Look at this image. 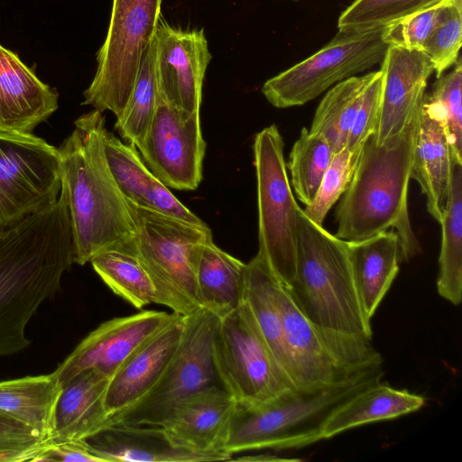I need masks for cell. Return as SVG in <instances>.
<instances>
[{
  "label": "cell",
  "instance_id": "obj_1",
  "mask_svg": "<svg viewBox=\"0 0 462 462\" xmlns=\"http://www.w3.org/2000/svg\"><path fill=\"white\" fill-rule=\"evenodd\" d=\"M73 263L70 219L61 194L51 206L0 232V357L30 346L28 322L60 291Z\"/></svg>",
  "mask_w": 462,
  "mask_h": 462
},
{
  "label": "cell",
  "instance_id": "obj_2",
  "mask_svg": "<svg viewBox=\"0 0 462 462\" xmlns=\"http://www.w3.org/2000/svg\"><path fill=\"white\" fill-rule=\"evenodd\" d=\"M74 126L58 148L74 263L84 265L107 249L134 253V223L105 154L104 116L94 109L76 119Z\"/></svg>",
  "mask_w": 462,
  "mask_h": 462
},
{
  "label": "cell",
  "instance_id": "obj_3",
  "mask_svg": "<svg viewBox=\"0 0 462 462\" xmlns=\"http://www.w3.org/2000/svg\"><path fill=\"white\" fill-rule=\"evenodd\" d=\"M419 114L402 133L382 144L376 143L374 134L367 138L336 210L335 236L346 242L394 228L401 243V263L420 253L408 211Z\"/></svg>",
  "mask_w": 462,
  "mask_h": 462
},
{
  "label": "cell",
  "instance_id": "obj_4",
  "mask_svg": "<svg viewBox=\"0 0 462 462\" xmlns=\"http://www.w3.org/2000/svg\"><path fill=\"white\" fill-rule=\"evenodd\" d=\"M285 288L295 306L314 325L372 339L371 320L357 298L346 242L314 223L300 208L295 275Z\"/></svg>",
  "mask_w": 462,
  "mask_h": 462
},
{
  "label": "cell",
  "instance_id": "obj_5",
  "mask_svg": "<svg viewBox=\"0 0 462 462\" xmlns=\"http://www.w3.org/2000/svg\"><path fill=\"white\" fill-rule=\"evenodd\" d=\"M382 366L366 370L336 386L316 393L295 392L256 406L237 404L223 452L299 448L322 440L327 417L339 405L382 381Z\"/></svg>",
  "mask_w": 462,
  "mask_h": 462
},
{
  "label": "cell",
  "instance_id": "obj_6",
  "mask_svg": "<svg viewBox=\"0 0 462 462\" xmlns=\"http://www.w3.org/2000/svg\"><path fill=\"white\" fill-rule=\"evenodd\" d=\"M277 297L291 379L298 392L322 391L382 366L383 357L371 339L314 325L282 282Z\"/></svg>",
  "mask_w": 462,
  "mask_h": 462
},
{
  "label": "cell",
  "instance_id": "obj_7",
  "mask_svg": "<svg viewBox=\"0 0 462 462\" xmlns=\"http://www.w3.org/2000/svg\"><path fill=\"white\" fill-rule=\"evenodd\" d=\"M125 199L135 226L134 253L152 277L161 305L180 315H189L201 307L194 261L200 245L213 239L210 228Z\"/></svg>",
  "mask_w": 462,
  "mask_h": 462
},
{
  "label": "cell",
  "instance_id": "obj_8",
  "mask_svg": "<svg viewBox=\"0 0 462 462\" xmlns=\"http://www.w3.org/2000/svg\"><path fill=\"white\" fill-rule=\"evenodd\" d=\"M212 359L220 386L237 404L261 406L298 392L273 357L245 300L220 319Z\"/></svg>",
  "mask_w": 462,
  "mask_h": 462
},
{
  "label": "cell",
  "instance_id": "obj_9",
  "mask_svg": "<svg viewBox=\"0 0 462 462\" xmlns=\"http://www.w3.org/2000/svg\"><path fill=\"white\" fill-rule=\"evenodd\" d=\"M162 0H113L106 40L97 53V71L82 105L100 113L123 112L140 64L160 22Z\"/></svg>",
  "mask_w": 462,
  "mask_h": 462
},
{
  "label": "cell",
  "instance_id": "obj_10",
  "mask_svg": "<svg viewBox=\"0 0 462 462\" xmlns=\"http://www.w3.org/2000/svg\"><path fill=\"white\" fill-rule=\"evenodd\" d=\"M283 149V139L275 125L263 128L254 136L258 254L279 281L288 286L295 275L300 206L289 181Z\"/></svg>",
  "mask_w": 462,
  "mask_h": 462
},
{
  "label": "cell",
  "instance_id": "obj_11",
  "mask_svg": "<svg viewBox=\"0 0 462 462\" xmlns=\"http://www.w3.org/2000/svg\"><path fill=\"white\" fill-rule=\"evenodd\" d=\"M219 320L218 316L202 307L185 316L180 341L157 382L135 403L110 417L106 426H161L181 400L202 389L220 385L212 359Z\"/></svg>",
  "mask_w": 462,
  "mask_h": 462
},
{
  "label": "cell",
  "instance_id": "obj_12",
  "mask_svg": "<svg viewBox=\"0 0 462 462\" xmlns=\"http://www.w3.org/2000/svg\"><path fill=\"white\" fill-rule=\"evenodd\" d=\"M384 29L338 32L316 53L268 79L262 93L277 108L308 103L334 84L381 62L389 48Z\"/></svg>",
  "mask_w": 462,
  "mask_h": 462
},
{
  "label": "cell",
  "instance_id": "obj_13",
  "mask_svg": "<svg viewBox=\"0 0 462 462\" xmlns=\"http://www.w3.org/2000/svg\"><path fill=\"white\" fill-rule=\"evenodd\" d=\"M60 189L58 148L32 134L0 132V232L54 204Z\"/></svg>",
  "mask_w": 462,
  "mask_h": 462
},
{
  "label": "cell",
  "instance_id": "obj_14",
  "mask_svg": "<svg viewBox=\"0 0 462 462\" xmlns=\"http://www.w3.org/2000/svg\"><path fill=\"white\" fill-rule=\"evenodd\" d=\"M136 148L148 169L167 187L194 190L200 184L206 143L199 111L180 110L159 96L150 126Z\"/></svg>",
  "mask_w": 462,
  "mask_h": 462
},
{
  "label": "cell",
  "instance_id": "obj_15",
  "mask_svg": "<svg viewBox=\"0 0 462 462\" xmlns=\"http://www.w3.org/2000/svg\"><path fill=\"white\" fill-rule=\"evenodd\" d=\"M175 312L143 310L102 322L53 371L62 387L79 373L95 368L112 377Z\"/></svg>",
  "mask_w": 462,
  "mask_h": 462
},
{
  "label": "cell",
  "instance_id": "obj_16",
  "mask_svg": "<svg viewBox=\"0 0 462 462\" xmlns=\"http://www.w3.org/2000/svg\"><path fill=\"white\" fill-rule=\"evenodd\" d=\"M153 45L161 98L183 111H199L203 81L212 58L204 30H181L159 22Z\"/></svg>",
  "mask_w": 462,
  "mask_h": 462
},
{
  "label": "cell",
  "instance_id": "obj_17",
  "mask_svg": "<svg viewBox=\"0 0 462 462\" xmlns=\"http://www.w3.org/2000/svg\"><path fill=\"white\" fill-rule=\"evenodd\" d=\"M381 62V108L374 134L377 144L402 133L419 114L434 71L428 56L415 49L389 46Z\"/></svg>",
  "mask_w": 462,
  "mask_h": 462
},
{
  "label": "cell",
  "instance_id": "obj_18",
  "mask_svg": "<svg viewBox=\"0 0 462 462\" xmlns=\"http://www.w3.org/2000/svg\"><path fill=\"white\" fill-rule=\"evenodd\" d=\"M236 406L220 385H213L178 402L161 427L176 446L229 460L223 447Z\"/></svg>",
  "mask_w": 462,
  "mask_h": 462
},
{
  "label": "cell",
  "instance_id": "obj_19",
  "mask_svg": "<svg viewBox=\"0 0 462 462\" xmlns=\"http://www.w3.org/2000/svg\"><path fill=\"white\" fill-rule=\"evenodd\" d=\"M59 107V94L0 44V132L32 134Z\"/></svg>",
  "mask_w": 462,
  "mask_h": 462
},
{
  "label": "cell",
  "instance_id": "obj_20",
  "mask_svg": "<svg viewBox=\"0 0 462 462\" xmlns=\"http://www.w3.org/2000/svg\"><path fill=\"white\" fill-rule=\"evenodd\" d=\"M184 320L185 316L176 313L111 377L105 397L108 419L135 403L154 385L178 347Z\"/></svg>",
  "mask_w": 462,
  "mask_h": 462
},
{
  "label": "cell",
  "instance_id": "obj_21",
  "mask_svg": "<svg viewBox=\"0 0 462 462\" xmlns=\"http://www.w3.org/2000/svg\"><path fill=\"white\" fill-rule=\"evenodd\" d=\"M452 162L440 115L424 96L416 129L411 179L419 183L426 197L427 209L439 223L449 197Z\"/></svg>",
  "mask_w": 462,
  "mask_h": 462
},
{
  "label": "cell",
  "instance_id": "obj_22",
  "mask_svg": "<svg viewBox=\"0 0 462 462\" xmlns=\"http://www.w3.org/2000/svg\"><path fill=\"white\" fill-rule=\"evenodd\" d=\"M104 462L222 461L223 457L204 454L174 445L161 426L111 424L84 439Z\"/></svg>",
  "mask_w": 462,
  "mask_h": 462
},
{
  "label": "cell",
  "instance_id": "obj_23",
  "mask_svg": "<svg viewBox=\"0 0 462 462\" xmlns=\"http://www.w3.org/2000/svg\"><path fill=\"white\" fill-rule=\"evenodd\" d=\"M111 377L100 370H85L62 388L55 428L47 444L84 440L106 426L105 397Z\"/></svg>",
  "mask_w": 462,
  "mask_h": 462
},
{
  "label": "cell",
  "instance_id": "obj_24",
  "mask_svg": "<svg viewBox=\"0 0 462 462\" xmlns=\"http://www.w3.org/2000/svg\"><path fill=\"white\" fill-rule=\"evenodd\" d=\"M346 249L360 306L371 320L399 272V236L387 230L361 241L346 242Z\"/></svg>",
  "mask_w": 462,
  "mask_h": 462
},
{
  "label": "cell",
  "instance_id": "obj_25",
  "mask_svg": "<svg viewBox=\"0 0 462 462\" xmlns=\"http://www.w3.org/2000/svg\"><path fill=\"white\" fill-rule=\"evenodd\" d=\"M62 385L52 372L0 382V420L46 442L53 434Z\"/></svg>",
  "mask_w": 462,
  "mask_h": 462
},
{
  "label": "cell",
  "instance_id": "obj_26",
  "mask_svg": "<svg viewBox=\"0 0 462 462\" xmlns=\"http://www.w3.org/2000/svg\"><path fill=\"white\" fill-rule=\"evenodd\" d=\"M425 405V398L375 383L337 407L325 420L321 435L330 439L346 430L371 422L393 420L414 412Z\"/></svg>",
  "mask_w": 462,
  "mask_h": 462
},
{
  "label": "cell",
  "instance_id": "obj_27",
  "mask_svg": "<svg viewBox=\"0 0 462 462\" xmlns=\"http://www.w3.org/2000/svg\"><path fill=\"white\" fill-rule=\"evenodd\" d=\"M194 272L201 307L220 319L244 300L245 263L217 246L213 239L199 248Z\"/></svg>",
  "mask_w": 462,
  "mask_h": 462
},
{
  "label": "cell",
  "instance_id": "obj_28",
  "mask_svg": "<svg viewBox=\"0 0 462 462\" xmlns=\"http://www.w3.org/2000/svg\"><path fill=\"white\" fill-rule=\"evenodd\" d=\"M280 283L260 254L245 263L244 300L273 357L291 381L277 297Z\"/></svg>",
  "mask_w": 462,
  "mask_h": 462
},
{
  "label": "cell",
  "instance_id": "obj_29",
  "mask_svg": "<svg viewBox=\"0 0 462 462\" xmlns=\"http://www.w3.org/2000/svg\"><path fill=\"white\" fill-rule=\"evenodd\" d=\"M438 293L454 305L462 299V163L453 158L449 197L439 222Z\"/></svg>",
  "mask_w": 462,
  "mask_h": 462
},
{
  "label": "cell",
  "instance_id": "obj_30",
  "mask_svg": "<svg viewBox=\"0 0 462 462\" xmlns=\"http://www.w3.org/2000/svg\"><path fill=\"white\" fill-rule=\"evenodd\" d=\"M375 75L376 71H373L337 83L317 107L309 130L323 137L330 144L334 154L345 147L364 95Z\"/></svg>",
  "mask_w": 462,
  "mask_h": 462
},
{
  "label": "cell",
  "instance_id": "obj_31",
  "mask_svg": "<svg viewBox=\"0 0 462 462\" xmlns=\"http://www.w3.org/2000/svg\"><path fill=\"white\" fill-rule=\"evenodd\" d=\"M104 283L117 296L137 310L161 299L149 273L135 253L107 249L89 262Z\"/></svg>",
  "mask_w": 462,
  "mask_h": 462
},
{
  "label": "cell",
  "instance_id": "obj_32",
  "mask_svg": "<svg viewBox=\"0 0 462 462\" xmlns=\"http://www.w3.org/2000/svg\"><path fill=\"white\" fill-rule=\"evenodd\" d=\"M159 98L153 41L143 53L126 105L115 124L121 137L135 147L144 137Z\"/></svg>",
  "mask_w": 462,
  "mask_h": 462
},
{
  "label": "cell",
  "instance_id": "obj_33",
  "mask_svg": "<svg viewBox=\"0 0 462 462\" xmlns=\"http://www.w3.org/2000/svg\"><path fill=\"white\" fill-rule=\"evenodd\" d=\"M333 156L330 144L323 137L310 133L306 127L301 129L292 145L286 168L291 174L293 190L305 206L313 200Z\"/></svg>",
  "mask_w": 462,
  "mask_h": 462
},
{
  "label": "cell",
  "instance_id": "obj_34",
  "mask_svg": "<svg viewBox=\"0 0 462 462\" xmlns=\"http://www.w3.org/2000/svg\"><path fill=\"white\" fill-rule=\"evenodd\" d=\"M103 141L106 162L118 188L125 198L144 206L157 178L134 145L123 143L106 128Z\"/></svg>",
  "mask_w": 462,
  "mask_h": 462
},
{
  "label": "cell",
  "instance_id": "obj_35",
  "mask_svg": "<svg viewBox=\"0 0 462 462\" xmlns=\"http://www.w3.org/2000/svg\"><path fill=\"white\" fill-rule=\"evenodd\" d=\"M442 1L354 0L338 18V32H357L384 28Z\"/></svg>",
  "mask_w": 462,
  "mask_h": 462
},
{
  "label": "cell",
  "instance_id": "obj_36",
  "mask_svg": "<svg viewBox=\"0 0 462 462\" xmlns=\"http://www.w3.org/2000/svg\"><path fill=\"white\" fill-rule=\"evenodd\" d=\"M454 69L437 78L432 91L426 95L440 115L448 138L452 157L462 163V64L458 57Z\"/></svg>",
  "mask_w": 462,
  "mask_h": 462
},
{
  "label": "cell",
  "instance_id": "obj_37",
  "mask_svg": "<svg viewBox=\"0 0 462 462\" xmlns=\"http://www.w3.org/2000/svg\"><path fill=\"white\" fill-rule=\"evenodd\" d=\"M462 39V0H448L440 20L421 51L433 65L437 78L458 59Z\"/></svg>",
  "mask_w": 462,
  "mask_h": 462
},
{
  "label": "cell",
  "instance_id": "obj_38",
  "mask_svg": "<svg viewBox=\"0 0 462 462\" xmlns=\"http://www.w3.org/2000/svg\"><path fill=\"white\" fill-rule=\"evenodd\" d=\"M355 165L356 162L346 147L334 154L313 200L303 209L304 214L314 223L323 226L328 211L345 192Z\"/></svg>",
  "mask_w": 462,
  "mask_h": 462
},
{
  "label": "cell",
  "instance_id": "obj_39",
  "mask_svg": "<svg viewBox=\"0 0 462 462\" xmlns=\"http://www.w3.org/2000/svg\"><path fill=\"white\" fill-rule=\"evenodd\" d=\"M447 3L448 0H444L388 25L383 33L385 42L389 46L421 51L439 23Z\"/></svg>",
  "mask_w": 462,
  "mask_h": 462
},
{
  "label": "cell",
  "instance_id": "obj_40",
  "mask_svg": "<svg viewBox=\"0 0 462 462\" xmlns=\"http://www.w3.org/2000/svg\"><path fill=\"white\" fill-rule=\"evenodd\" d=\"M382 72L379 69L364 95L346 141L345 147L356 163L363 144L375 133L380 116Z\"/></svg>",
  "mask_w": 462,
  "mask_h": 462
},
{
  "label": "cell",
  "instance_id": "obj_41",
  "mask_svg": "<svg viewBox=\"0 0 462 462\" xmlns=\"http://www.w3.org/2000/svg\"><path fill=\"white\" fill-rule=\"evenodd\" d=\"M47 445L40 437L0 420V462L36 461Z\"/></svg>",
  "mask_w": 462,
  "mask_h": 462
},
{
  "label": "cell",
  "instance_id": "obj_42",
  "mask_svg": "<svg viewBox=\"0 0 462 462\" xmlns=\"http://www.w3.org/2000/svg\"><path fill=\"white\" fill-rule=\"evenodd\" d=\"M145 208L165 216L198 226L206 225L199 217L187 208L160 180H156L149 193Z\"/></svg>",
  "mask_w": 462,
  "mask_h": 462
},
{
  "label": "cell",
  "instance_id": "obj_43",
  "mask_svg": "<svg viewBox=\"0 0 462 462\" xmlns=\"http://www.w3.org/2000/svg\"><path fill=\"white\" fill-rule=\"evenodd\" d=\"M36 461L104 462L90 450L85 440L48 444Z\"/></svg>",
  "mask_w": 462,
  "mask_h": 462
},
{
  "label": "cell",
  "instance_id": "obj_44",
  "mask_svg": "<svg viewBox=\"0 0 462 462\" xmlns=\"http://www.w3.org/2000/svg\"><path fill=\"white\" fill-rule=\"evenodd\" d=\"M237 459H239V460H241V459H244V460H262V461L288 460V459H283V458H281V457H277L273 456V455H261L260 457H239Z\"/></svg>",
  "mask_w": 462,
  "mask_h": 462
}]
</instances>
